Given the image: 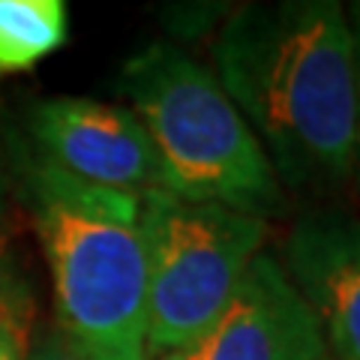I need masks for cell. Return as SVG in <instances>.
I'll return each mask as SVG.
<instances>
[{"mask_svg":"<svg viewBox=\"0 0 360 360\" xmlns=\"http://www.w3.org/2000/svg\"><path fill=\"white\" fill-rule=\"evenodd\" d=\"M213 75L279 186L333 195L354 174V33L336 0L246 4L210 45Z\"/></svg>","mask_w":360,"mask_h":360,"instance_id":"1","label":"cell"},{"mask_svg":"<svg viewBox=\"0 0 360 360\" xmlns=\"http://www.w3.org/2000/svg\"><path fill=\"white\" fill-rule=\"evenodd\" d=\"M25 189L51 270L58 328L87 360H148L141 195L82 184L33 156Z\"/></svg>","mask_w":360,"mask_h":360,"instance_id":"2","label":"cell"},{"mask_svg":"<svg viewBox=\"0 0 360 360\" xmlns=\"http://www.w3.org/2000/svg\"><path fill=\"white\" fill-rule=\"evenodd\" d=\"M117 87L160 156L162 193L262 219L285 210L262 141L210 66L160 39L123 60Z\"/></svg>","mask_w":360,"mask_h":360,"instance_id":"3","label":"cell"},{"mask_svg":"<svg viewBox=\"0 0 360 360\" xmlns=\"http://www.w3.org/2000/svg\"><path fill=\"white\" fill-rule=\"evenodd\" d=\"M148 243V360L195 342L262 252L267 219L153 189L141 195Z\"/></svg>","mask_w":360,"mask_h":360,"instance_id":"4","label":"cell"},{"mask_svg":"<svg viewBox=\"0 0 360 360\" xmlns=\"http://www.w3.org/2000/svg\"><path fill=\"white\" fill-rule=\"evenodd\" d=\"M33 160L72 180L120 193L162 189L153 141L129 108L87 96H49L27 108Z\"/></svg>","mask_w":360,"mask_h":360,"instance_id":"5","label":"cell"},{"mask_svg":"<svg viewBox=\"0 0 360 360\" xmlns=\"http://www.w3.org/2000/svg\"><path fill=\"white\" fill-rule=\"evenodd\" d=\"M162 360H328V345L279 258L258 252L219 319Z\"/></svg>","mask_w":360,"mask_h":360,"instance_id":"6","label":"cell"},{"mask_svg":"<svg viewBox=\"0 0 360 360\" xmlns=\"http://www.w3.org/2000/svg\"><path fill=\"white\" fill-rule=\"evenodd\" d=\"M283 270L321 324L336 360H360V219L319 210L283 240Z\"/></svg>","mask_w":360,"mask_h":360,"instance_id":"7","label":"cell"},{"mask_svg":"<svg viewBox=\"0 0 360 360\" xmlns=\"http://www.w3.org/2000/svg\"><path fill=\"white\" fill-rule=\"evenodd\" d=\"M70 39L63 0H0V78L30 72Z\"/></svg>","mask_w":360,"mask_h":360,"instance_id":"8","label":"cell"},{"mask_svg":"<svg viewBox=\"0 0 360 360\" xmlns=\"http://www.w3.org/2000/svg\"><path fill=\"white\" fill-rule=\"evenodd\" d=\"M0 321H25L27 324V295L0 255Z\"/></svg>","mask_w":360,"mask_h":360,"instance_id":"9","label":"cell"},{"mask_svg":"<svg viewBox=\"0 0 360 360\" xmlns=\"http://www.w3.org/2000/svg\"><path fill=\"white\" fill-rule=\"evenodd\" d=\"M25 360H87V357L78 352V345L60 328H54V330L45 333L33 348H27Z\"/></svg>","mask_w":360,"mask_h":360,"instance_id":"10","label":"cell"},{"mask_svg":"<svg viewBox=\"0 0 360 360\" xmlns=\"http://www.w3.org/2000/svg\"><path fill=\"white\" fill-rule=\"evenodd\" d=\"M348 21H352V33H354V174L352 180L360 189V0L348 9Z\"/></svg>","mask_w":360,"mask_h":360,"instance_id":"11","label":"cell"},{"mask_svg":"<svg viewBox=\"0 0 360 360\" xmlns=\"http://www.w3.org/2000/svg\"><path fill=\"white\" fill-rule=\"evenodd\" d=\"M27 354V324L0 321V360H25Z\"/></svg>","mask_w":360,"mask_h":360,"instance_id":"12","label":"cell"},{"mask_svg":"<svg viewBox=\"0 0 360 360\" xmlns=\"http://www.w3.org/2000/svg\"><path fill=\"white\" fill-rule=\"evenodd\" d=\"M0 219H4V195H0Z\"/></svg>","mask_w":360,"mask_h":360,"instance_id":"13","label":"cell"}]
</instances>
